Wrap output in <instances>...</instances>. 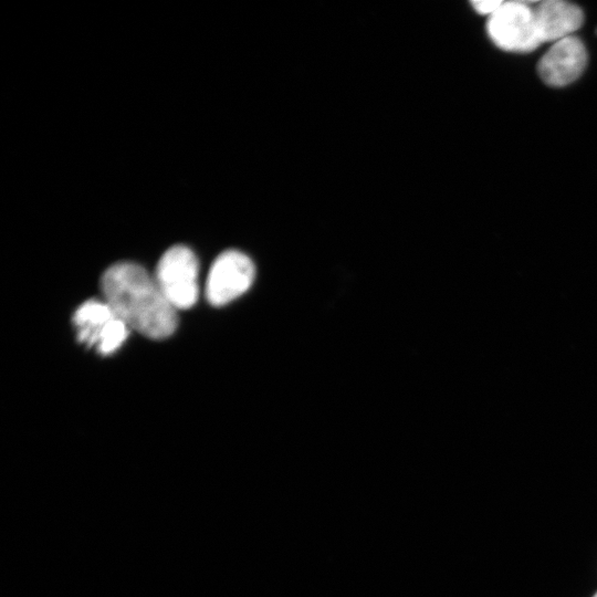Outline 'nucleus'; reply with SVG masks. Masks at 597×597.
I'll list each match as a JSON object with an SVG mask.
<instances>
[{"label": "nucleus", "mask_w": 597, "mask_h": 597, "mask_svg": "<svg viewBox=\"0 0 597 597\" xmlns=\"http://www.w3.org/2000/svg\"><path fill=\"white\" fill-rule=\"evenodd\" d=\"M105 302L129 327L151 339L170 336L177 327L176 308L155 277L133 262H117L101 277Z\"/></svg>", "instance_id": "obj_1"}, {"label": "nucleus", "mask_w": 597, "mask_h": 597, "mask_svg": "<svg viewBox=\"0 0 597 597\" xmlns=\"http://www.w3.org/2000/svg\"><path fill=\"white\" fill-rule=\"evenodd\" d=\"M77 341L102 355L115 352L127 338L129 327L106 302L88 300L74 313Z\"/></svg>", "instance_id": "obj_4"}, {"label": "nucleus", "mask_w": 597, "mask_h": 597, "mask_svg": "<svg viewBox=\"0 0 597 597\" xmlns=\"http://www.w3.org/2000/svg\"><path fill=\"white\" fill-rule=\"evenodd\" d=\"M503 1L490 0V1H472L471 4L480 14H489L490 17L499 10L503 4Z\"/></svg>", "instance_id": "obj_8"}, {"label": "nucleus", "mask_w": 597, "mask_h": 597, "mask_svg": "<svg viewBox=\"0 0 597 597\" xmlns=\"http://www.w3.org/2000/svg\"><path fill=\"white\" fill-rule=\"evenodd\" d=\"M587 62L583 42L576 36L556 41L538 62V74L551 86H565L577 80Z\"/></svg>", "instance_id": "obj_6"}, {"label": "nucleus", "mask_w": 597, "mask_h": 597, "mask_svg": "<svg viewBox=\"0 0 597 597\" xmlns=\"http://www.w3.org/2000/svg\"><path fill=\"white\" fill-rule=\"evenodd\" d=\"M489 36L502 50L530 52L542 42L534 8L525 1L504 2L486 23Z\"/></svg>", "instance_id": "obj_3"}, {"label": "nucleus", "mask_w": 597, "mask_h": 597, "mask_svg": "<svg viewBox=\"0 0 597 597\" xmlns=\"http://www.w3.org/2000/svg\"><path fill=\"white\" fill-rule=\"evenodd\" d=\"M593 597H597V593H595V595Z\"/></svg>", "instance_id": "obj_9"}, {"label": "nucleus", "mask_w": 597, "mask_h": 597, "mask_svg": "<svg viewBox=\"0 0 597 597\" xmlns=\"http://www.w3.org/2000/svg\"><path fill=\"white\" fill-rule=\"evenodd\" d=\"M534 13L542 43L572 36L584 21L577 6L561 0L542 1L534 8Z\"/></svg>", "instance_id": "obj_7"}, {"label": "nucleus", "mask_w": 597, "mask_h": 597, "mask_svg": "<svg viewBox=\"0 0 597 597\" xmlns=\"http://www.w3.org/2000/svg\"><path fill=\"white\" fill-rule=\"evenodd\" d=\"M199 263L186 245L169 248L156 269V281L164 295L176 310L190 308L198 300Z\"/></svg>", "instance_id": "obj_2"}, {"label": "nucleus", "mask_w": 597, "mask_h": 597, "mask_svg": "<svg viewBox=\"0 0 597 597\" xmlns=\"http://www.w3.org/2000/svg\"><path fill=\"white\" fill-rule=\"evenodd\" d=\"M251 259L238 251L227 250L217 256L208 273L206 296L210 304L222 306L243 294L254 280Z\"/></svg>", "instance_id": "obj_5"}]
</instances>
